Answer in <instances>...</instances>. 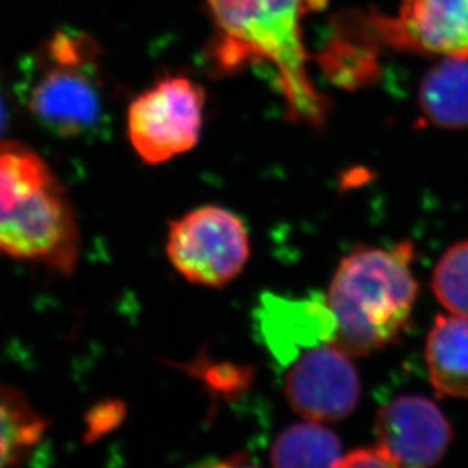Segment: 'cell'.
Here are the masks:
<instances>
[{
  "label": "cell",
  "mask_w": 468,
  "mask_h": 468,
  "mask_svg": "<svg viewBox=\"0 0 468 468\" xmlns=\"http://www.w3.org/2000/svg\"><path fill=\"white\" fill-rule=\"evenodd\" d=\"M426 364L440 396L468 399V317L435 318L426 341Z\"/></svg>",
  "instance_id": "8fae6325"
},
{
  "label": "cell",
  "mask_w": 468,
  "mask_h": 468,
  "mask_svg": "<svg viewBox=\"0 0 468 468\" xmlns=\"http://www.w3.org/2000/svg\"><path fill=\"white\" fill-rule=\"evenodd\" d=\"M412 257V244L402 243L358 249L341 261L326 296L336 322L332 345L366 356L402 335L419 292Z\"/></svg>",
  "instance_id": "3957f363"
},
{
  "label": "cell",
  "mask_w": 468,
  "mask_h": 468,
  "mask_svg": "<svg viewBox=\"0 0 468 468\" xmlns=\"http://www.w3.org/2000/svg\"><path fill=\"white\" fill-rule=\"evenodd\" d=\"M205 91L186 76H167L133 99L126 133L133 151L151 165L195 149L204 124Z\"/></svg>",
  "instance_id": "8992f818"
},
{
  "label": "cell",
  "mask_w": 468,
  "mask_h": 468,
  "mask_svg": "<svg viewBox=\"0 0 468 468\" xmlns=\"http://www.w3.org/2000/svg\"><path fill=\"white\" fill-rule=\"evenodd\" d=\"M341 456L340 438L315 421L290 426L270 449L274 467H335Z\"/></svg>",
  "instance_id": "5bb4252c"
},
{
  "label": "cell",
  "mask_w": 468,
  "mask_h": 468,
  "mask_svg": "<svg viewBox=\"0 0 468 468\" xmlns=\"http://www.w3.org/2000/svg\"><path fill=\"white\" fill-rule=\"evenodd\" d=\"M398 463L385 447H359L336 461L335 467H398Z\"/></svg>",
  "instance_id": "2e32d148"
},
{
  "label": "cell",
  "mask_w": 468,
  "mask_h": 468,
  "mask_svg": "<svg viewBox=\"0 0 468 468\" xmlns=\"http://www.w3.org/2000/svg\"><path fill=\"white\" fill-rule=\"evenodd\" d=\"M329 0H207L208 61L217 75L250 64L273 67L290 119L322 128L329 103L311 82L303 22Z\"/></svg>",
  "instance_id": "6da1fadb"
},
{
  "label": "cell",
  "mask_w": 468,
  "mask_h": 468,
  "mask_svg": "<svg viewBox=\"0 0 468 468\" xmlns=\"http://www.w3.org/2000/svg\"><path fill=\"white\" fill-rule=\"evenodd\" d=\"M424 119L435 128H468V59L444 58L424 75L419 91Z\"/></svg>",
  "instance_id": "7c38bea8"
},
{
  "label": "cell",
  "mask_w": 468,
  "mask_h": 468,
  "mask_svg": "<svg viewBox=\"0 0 468 468\" xmlns=\"http://www.w3.org/2000/svg\"><path fill=\"white\" fill-rule=\"evenodd\" d=\"M48 431V420L18 389L0 384V467L18 465L31 456Z\"/></svg>",
  "instance_id": "4fadbf2b"
},
{
  "label": "cell",
  "mask_w": 468,
  "mask_h": 468,
  "mask_svg": "<svg viewBox=\"0 0 468 468\" xmlns=\"http://www.w3.org/2000/svg\"><path fill=\"white\" fill-rule=\"evenodd\" d=\"M73 205L49 164L16 142H0V255L70 274L80 260Z\"/></svg>",
  "instance_id": "7a4b0ae2"
},
{
  "label": "cell",
  "mask_w": 468,
  "mask_h": 468,
  "mask_svg": "<svg viewBox=\"0 0 468 468\" xmlns=\"http://www.w3.org/2000/svg\"><path fill=\"white\" fill-rule=\"evenodd\" d=\"M165 250L188 282L221 288L243 271L250 257V241L239 216L207 205L170 223Z\"/></svg>",
  "instance_id": "5b68a950"
},
{
  "label": "cell",
  "mask_w": 468,
  "mask_h": 468,
  "mask_svg": "<svg viewBox=\"0 0 468 468\" xmlns=\"http://www.w3.org/2000/svg\"><path fill=\"white\" fill-rule=\"evenodd\" d=\"M258 334L271 358L281 368L317 346L332 343L335 315L326 297H288L265 292L253 313Z\"/></svg>",
  "instance_id": "9c48e42d"
},
{
  "label": "cell",
  "mask_w": 468,
  "mask_h": 468,
  "mask_svg": "<svg viewBox=\"0 0 468 468\" xmlns=\"http://www.w3.org/2000/svg\"><path fill=\"white\" fill-rule=\"evenodd\" d=\"M102 416H99V412L96 411L93 421H91V432H101V431H108L111 428V424L115 423L120 419L119 405L117 407H106L99 408Z\"/></svg>",
  "instance_id": "e0dca14e"
},
{
  "label": "cell",
  "mask_w": 468,
  "mask_h": 468,
  "mask_svg": "<svg viewBox=\"0 0 468 468\" xmlns=\"http://www.w3.org/2000/svg\"><path fill=\"white\" fill-rule=\"evenodd\" d=\"M438 302L455 315L468 317V239L447 249L432 274Z\"/></svg>",
  "instance_id": "9a60e30c"
},
{
  "label": "cell",
  "mask_w": 468,
  "mask_h": 468,
  "mask_svg": "<svg viewBox=\"0 0 468 468\" xmlns=\"http://www.w3.org/2000/svg\"><path fill=\"white\" fill-rule=\"evenodd\" d=\"M379 444L399 465L432 467L446 456L453 431L441 410L423 396H399L376 416Z\"/></svg>",
  "instance_id": "30bf717a"
},
{
  "label": "cell",
  "mask_w": 468,
  "mask_h": 468,
  "mask_svg": "<svg viewBox=\"0 0 468 468\" xmlns=\"http://www.w3.org/2000/svg\"><path fill=\"white\" fill-rule=\"evenodd\" d=\"M368 45L468 59V0H402L396 16L347 18Z\"/></svg>",
  "instance_id": "52a82bcc"
},
{
  "label": "cell",
  "mask_w": 468,
  "mask_h": 468,
  "mask_svg": "<svg viewBox=\"0 0 468 468\" xmlns=\"http://www.w3.org/2000/svg\"><path fill=\"white\" fill-rule=\"evenodd\" d=\"M8 101H6L4 89H2V84H0V135L5 133V129H6V126H8Z\"/></svg>",
  "instance_id": "ac0fdd59"
},
{
  "label": "cell",
  "mask_w": 468,
  "mask_h": 468,
  "mask_svg": "<svg viewBox=\"0 0 468 468\" xmlns=\"http://www.w3.org/2000/svg\"><path fill=\"white\" fill-rule=\"evenodd\" d=\"M101 52L84 32H55L27 62L23 102L58 137L94 133L105 117Z\"/></svg>",
  "instance_id": "277c9868"
},
{
  "label": "cell",
  "mask_w": 468,
  "mask_h": 468,
  "mask_svg": "<svg viewBox=\"0 0 468 468\" xmlns=\"http://www.w3.org/2000/svg\"><path fill=\"white\" fill-rule=\"evenodd\" d=\"M349 356L326 343L306 350L283 368V393L299 416L335 423L356 410L361 380Z\"/></svg>",
  "instance_id": "ba28073f"
}]
</instances>
